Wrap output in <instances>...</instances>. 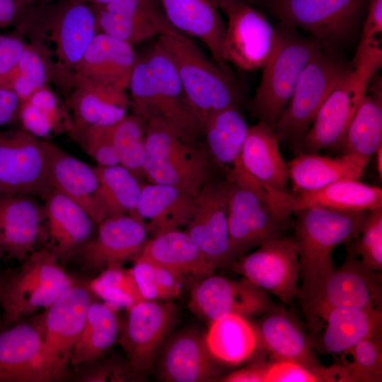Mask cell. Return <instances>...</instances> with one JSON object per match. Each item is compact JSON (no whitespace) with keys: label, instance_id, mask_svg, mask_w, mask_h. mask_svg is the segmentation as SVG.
<instances>
[{"label":"cell","instance_id":"obj_23","mask_svg":"<svg viewBox=\"0 0 382 382\" xmlns=\"http://www.w3.org/2000/svg\"><path fill=\"white\" fill-rule=\"evenodd\" d=\"M214 359L205 335L195 330H183L164 341L155 361L156 374L167 382L216 381L219 373Z\"/></svg>","mask_w":382,"mask_h":382},{"label":"cell","instance_id":"obj_6","mask_svg":"<svg viewBox=\"0 0 382 382\" xmlns=\"http://www.w3.org/2000/svg\"><path fill=\"white\" fill-rule=\"evenodd\" d=\"M93 296L88 283L75 282L37 318L42 342L35 382L56 381L64 377Z\"/></svg>","mask_w":382,"mask_h":382},{"label":"cell","instance_id":"obj_4","mask_svg":"<svg viewBox=\"0 0 382 382\" xmlns=\"http://www.w3.org/2000/svg\"><path fill=\"white\" fill-rule=\"evenodd\" d=\"M368 212L305 207L294 213L296 220L292 240L299 256L302 279L299 295L312 289L333 270L332 251L338 245L357 238Z\"/></svg>","mask_w":382,"mask_h":382},{"label":"cell","instance_id":"obj_61","mask_svg":"<svg viewBox=\"0 0 382 382\" xmlns=\"http://www.w3.org/2000/svg\"><path fill=\"white\" fill-rule=\"evenodd\" d=\"M1 283L0 282V291H1Z\"/></svg>","mask_w":382,"mask_h":382},{"label":"cell","instance_id":"obj_18","mask_svg":"<svg viewBox=\"0 0 382 382\" xmlns=\"http://www.w3.org/2000/svg\"><path fill=\"white\" fill-rule=\"evenodd\" d=\"M274 304L266 291L246 279L236 281L211 274L195 283L188 306L209 323L226 315H263Z\"/></svg>","mask_w":382,"mask_h":382},{"label":"cell","instance_id":"obj_41","mask_svg":"<svg viewBox=\"0 0 382 382\" xmlns=\"http://www.w3.org/2000/svg\"><path fill=\"white\" fill-rule=\"evenodd\" d=\"M116 311L104 302H92L70 366L81 367L102 358L117 341L121 323Z\"/></svg>","mask_w":382,"mask_h":382},{"label":"cell","instance_id":"obj_7","mask_svg":"<svg viewBox=\"0 0 382 382\" xmlns=\"http://www.w3.org/2000/svg\"><path fill=\"white\" fill-rule=\"evenodd\" d=\"M276 49L262 68V77L250 103L252 115L272 127L289 102L300 75L311 58L322 47L312 37L284 26Z\"/></svg>","mask_w":382,"mask_h":382},{"label":"cell","instance_id":"obj_33","mask_svg":"<svg viewBox=\"0 0 382 382\" xmlns=\"http://www.w3.org/2000/svg\"><path fill=\"white\" fill-rule=\"evenodd\" d=\"M240 161L244 169L265 187L285 191L289 180L286 163L272 127L259 120L248 127Z\"/></svg>","mask_w":382,"mask_h":382},{"label":"cell","instance_id":"obj_25","mask_svg":"<svg viewBox=\"0 0 382 382\" xmlns=\"http://www.w3.org/2000/svg\"><path fill=\"white\" fill-rule=\"evenodd\" d=\"M49 158V180L54 188L81 207L97 224L107 217L94 166L45 140Z\"/></svg>","mask_w":382,"mask_h":382},{"label":"cell","instance_id":"obj_15","mask_svg":"<svg viewBox=\"0 0 382 382\" xmlns=\"http://www.w3.org/2000/svg\"><path fill=\"white\" fill-rule=\"evenodd\" d=\"M127 311L117 341L132 366L145 374L173 327L178 308L171 301L143 300Z\"/></svg>","mask_w":382,"mask_h":382},{"label":"cell","instance_id":"obj_54","mask_svg":"<svg viewBox=\"0 0 382 382\" xmlns=\"http://www.w3.org/2000/svg\"><path fill=\"white\" fill-rule=\"evenodd\" d=\"M382 0H370L361 39L381 41Z\"/></svg>","mask_w":382,"mask_h":382},{"label":"cell","instance_id":"obj_10","mask_svg":"<svg viewBox=\"0 0 382 382\" xmlns=\"http://www.w3.org/2000/svg\"><path fill=\"white\" fill-rule=\"evenodd\" d=\"M333 50H319L303 69L294 91L279 119L272 126L277 139H289L301 148L318 110L346 71Z\"/></svg>","mask_w":382,"mask_h":382},{"label":"cell","instance_id":"obj_8","mask_svg":"<svg viewBox=\"0 0 382 382\" xmlns=\"http://www.w3.org/2000/svg\"><path fill=\"white\" fill-rule=\"evenodd\" d=\"M22 262L19 270L1 283L0 304L6 325L49 308L75 283L48 248L34 250Z\"/></svg>","mask_w":382,"mask_h":382},{"label":"cell","instance_id":"obj_47","mask_svg":"<svg viewBox=\"0 0 382 382\" xmlns=\"http://www.w3.org/2000/svg\"><path fill=\"white\" fill-rule=\"evenodd\" d=\"M131 270L144 300L171 301L180 296L182 284L166 269L149 261L136 260Z\"/></svg>","mask_w":382,"mask_h":382},{"label":"cell","instance_id":"obj_17","mask_svg":"<svg viewBox=\"0 0 382 382\" xmlns=\"http://www.w3.org/2000/svg\"><path fill=\"white\" fill-rule=\"evenodd\" d=\"M52 83L64 100L74 128L112 125L127 115V90L96 83L74 71L56 69Z\"/></svg>","mask_w":382,"mask_h":382},{"label":"cell","instance_id":"obj_21","mask_svg":"<svg viewBox=\"0 0 382 382\" xmlns=\"http://www.w3.org/2000/svg\"><path fill=\"white\" fill-rule=\"evenodd\" d=\"M148 236L144 225L129 215L107 216L98 224L93 237L75 255L86 268L103 270L136 260L149 240Z\"/></svg>","mask_w":382,"mask_h":382},{"label":"cell","instance_id":"obj_2","mask_svg":"<svg viewBox=\"0 0 382 382\" xmlns=\"http://www.w3.org/2000/svg\"><path fill=\"white\" fill-rule=\"evenodd\" d=\"M16 27L29 41L51 52L55 67L74 71L98 33L94 6L83 0H54L35 4Z\"/></svg>","mask_w":382,"mask_h":382},{"label":"cell","instance_id":"obj_39","mask_svg":"<svg viewBox=\"0 0 382 382\" xmlns=\"http://www.w3.org/2000/svg\"><path fill=\"white\" fill-rule=\"evenodd\" d=\"M248 126L238 106L209 113L203 121V137L212 161L226 170L239 159Z\"/></svg>","mask_w":382,"mask_h":382},{"label":"cell","instance_id":"obj_14","mask_svg":"<svg viewBox=\"0 0 382 382\" xmlns=\"http://www.w3.org/2000/svg\"><path fill=\"white\" fill-rule=\"evenodd\" d=\"M51 190L45 140L21 128L0 129V193L43 199Z\"/></svg>","mask_w":382,"mask_h":382},{"label":"cell","instance_id":"obj_20","mask_svg":"<svg viewBox=\"0 0 382 382\" xmlns=\"http://www.w3.org/2000/svg\"><path fill=\"white\" fill-rule=\"evenodd\" d=\"M141 56L156 93L158 116L156 120L199 140L203 137L202 121L190 105L169 57L156 42Z\"/></svg>","mask_w":382,"mask_h":382},{"label":"cell","instance_id":"obj_24","mask_svg":"<svg viewBox=\"0 0 382 382\" xmlns=\"http://www.w3.org/2000/svg\"><path fill=\"white\" fill-rule=\"evenodd\" d=\"M255 326L258 347L273 360L299 363L319 372L320 364L309 334L297 318L284 306H274Z\"/></svg>","mask_w":382,"mask_h":382},{"label":"cell","instance_id":"obj_36","mask_svg":"<svg viewBox=\"0 0 382 382\" xmlns=\"http://www.w3.org/2000/svg\"><path fill=\"white\" fill-rule=\"evenodd\" d=\"M294 212L319 207L340 212L370 211L382 207V190L359 180H345L318 190L293 195Z\"/></svg>","mask_w":382,"mask_h":382},{"label":"cell","instance_id":"obj_46","mask_svg":"<svg viewBox=\"0 0 382 382\" xmlns=\"http://www.w3.org/2000/svg\"><path fill=\"white\" fill-rule=\"evenodd\" d=\"M88 284L95 296L117 311L128 309L144 300L132 270L124 268L122 265H113L105 268Z\"/></svg>","mask_w":382,"mask_h":382},{"label":"cell","instance_id":"obj_9","mask_svg":"<svg viewBox=\"0 0 382 382\" xmlns=\"http://www.w3.org/2000/svg\"><path fill=\"white\" fill-rule=\"evenodd\" d=\"M379 272L366 266L347 243L343 263L334 267L312 289L298 296L309 330L320 316L333 308L381 310L382 284Z\"/></svg>","mask_w":382,"mask_h":382},{"label":"cell","instance_id":"obj_13","mask_svg":"<svg viewBox=\"0 0 382 382\" xmlns=\"http://www.w3.org/2000/svg\"><path fill=\"white\" fill-rule=\"evenodd\" d=\"M227 18L223 59L245 71L262 69L272 57L279 40L266 16L240 0H218Z\"/></svg>","mask_w":382,"mask_h":382},{"label":"cell","instance_id":"obj_5","mask_svg":"<svg viewBox=\"0 0 382 382\" xmlns=\"http://www.w3.org/2000/svg\"><path fill=\"white\" fill-rule=\"evenodd\" d=\"M156 43L172 61L187 98L202 125L211 112L238 106L242 94L231 74L210 62L179 31L161 35Z\"/></svg>","mask_w":382,"mask_h":382},{"label":"cell","instance_id":"obj_31","mask_svg":"<svg viewBox=\"0 0 382 382\" xmlns=\"http://www.w3.org/2000/svg\"><path fill=\"white\" fill-rule=\"evenodd\" d=\"M137 57L133 45L98 32L74 71L96 83L127 91Z\"/></svg>","mask_w":382,"mask_h":382},{"label":"cell","instance_id":"obj_12","mask_svg":"<svg viewBox=\"0 0 382 382\" xmlns=\"http://www.w3.org/2000/svg\"><path fill=\"white\" fill-rule=\"evenodd\" d=\"M366 0H266L283 26L298 28L333 50L351 36Z\"/></svg>","mask_w":382,"mask_h":382},{"label":"cell","instance_id":"obj_22","mask_svg":"<svg viewBox=\"0 0 382 382\" xmlns=\"http://www.w3.org/2000/svg\"><path fill=\"white\" fill-rule=\"evenodd\" d=\"M94 8L98 32L132 45L176 31L160 0H114Z\"/></svg>","mask_w":382,"mask_h":382},{"label":"cell","instance_id":"obj_49","mask_svg":"<svg viewBox=\"0 0 382 382\" xmlns=\"http://www.w3.org/2000/svg\"><path fill=\"white\" fill-rule=\"evenodd\" d=\"M369 267L382 270V207L369 211L357 240L349 243Z\"/></svg>","mask_w":382,"mask_h":382},{"label":"cell","instance_id":"obj_40","mask_svg":"<svg viewBox=\"0 0 382 382\" xmlns=\"http://www.w3.org/2000/svg\"><path fill=\"white\" fill-rule=\"evenodd\" d=\"M205 338L212 356L231 365L248 360L258 347L255 326L247 318L236 314L211 322Z\"/></svg>","mask_w":382,"mask_h":382},{"label":"cell","instance_id":"obj_11","mask_svg":"<svg viewBox=\"0 0 382 382\" xmlns=\"http://www.w3.org/2000/svg\"><path fill=\"white\" fill-rule=\"evenodd\" d=\"M378 70L368 63L352 60L318 110L301 144L303 153H317L323 149L340 146Z\"/></svg>","mask_w":382,"mask_h":382},{"label":"cell","instance_id":"obj_57","mask_svg":"<svg viewBox=\"0 0 382 382\" xmlns=\"http://www.w3.org/2000/svg\"><path fill=\"white\" fill-rule=\"evenodd\" d=\"M83 1L92 4L94 6L99 7V6L106 5L114 0H83Z\"/></svg>","mask_w":382,"mask_h":382},{"label":"cell","instance_id":"obj_1","mask_svg":"<svg viewBox=\"0 0 382 382\" xmlns=\"http://www.w3.org/2000/svg\"><path fill=\"white\" fill-rule=\"evenodd\" d=\"M226 172L230 266L252 249L286 238L294 208L293 195L265 187L244 169L240 158Z\"/></svg>","mask_w":382,"mask_h":382},{"label":"cell","instance_id":"obj_38","mask_svg":"<svg viewBox=\"0 0 382 382\" xmlns=\"http://www.w3.org/2000/svg\"><path fill=\"white\" fill-rule=\"evenodd\" d=\"M368 86L339 147L366 161L382 145V88L381 78Z\"/></svg>","mask_w":382,"mask_h":382},{"label":"cell","instance_id":"obj_51","mask_svg":"<svg viewBox=\"0 0 382 382\" xmlns=\"http://www.w3.org/2000/svg\"><path fill=\"white\" fill-rule=\"evenodd\" d=\"M322 381L320 374L299 363L286 360L270 362L264 382H316Z\"/></svg>","mask_w":382,"mask_h":382},{"label":"cell","instance_id":"obj_34","mask_svg":"<svg viewBox=\"0 0 382 382\" xmlns=\"http://www.w3.org/2000/svg\"><path fill=\"white\" fill-rule=\"evenodd\" d=\"M369 162L351 154L337 157L301 153L286 163L294 192L318 190L332 183L359 180Z\"/></svg>","mask_w":382,"mask_h":382},{"label":"cell","instance_id":"obj_56","mask_svg":"<svg viewBox=\"0 0 382 382\" xmlns=\"http://www.w3.org/2000/svg\"><path fill=\"white\" fill-rule=\"evenodd\" d=\"M376 167L378 173L380 176V179H381L382 176V145L379 146V148L376 150Z\"/></svg>","mask_w":382,"mask_h":382},{"label":"cell","instance_id":"obj_43","mask_svg":"<svg viewBox=\"0 0 382 382\" xmlns=\"http://www.w3.org/2000/svg\"><path fill=\"white\" fill-rule=\"evenodd\" d=\"M94 168L107 216L127 214L138 220L137 207L141 191V180L120 164H97Z\"/></svg>","mask_w":382,"mask_h":382},{"label":"cell","instance_id":"obj_28","mask_svg":"<svg viewBox=\"0 0 382 382\" xmlns=\"http://www.w3.org/2000/svg\"><path fill=\"white\" fill-rule=\"evenodd\" d=\"M33 197L0 193V243L3 253L21 262L35 250L45 224L43 204Z\"/></svg>","mask_w":382,"mask_h":382},{"label":"cell","instance_id":"obj_30","mask_svg":"<svg viewBox=\"0 0 382 382\" xmlns=\"http://www.w3.org/2000/svg\"><path fill=\"white\" fill-rule=\"evenodd\" d=\"M173 27L199 38L209 49L215 63L231 74L223 59L226 25L218 0H160Z\"/></svg>","mask_w":382,"mask_h":382},{"label":"cell","instance_id":"obj_53","mask_svg":"<svg viewBox=\"0 0 382 382\" xmlns=\"http://www.w3.org/2000/svg\"><path fill=\"white\" fill-rule=\"evenodd\" d=\"M35 4V0H0V29L17 26Z\"/></svg>","mask_w":382,"mask_h":382},{"label":"cell","instance_id":"obj_32","mask_svg":"<svg viewBox=\"0 0 382 382\" xmlns=\"http://www.w3.org/2000/svg\"><path fill=\"white\" fill-rule=\"evenodd\" d=\"M195 196L171 185L142 183L137 219L152 236L185 226Z\"/></svg>","mask_w":382,"mask_h":382},{"label":"cell","instance_id":"obj_42","mask_svg":"<svg viewBox=\"0 0 382 382\" xmlns=\"http://www.w3.org/2000/svg\"><path fill=\"white\" fill-rule=\"evenodd\" d=\"M341 354L338 363L324 367L325 381H382V333L359 341Z\"/></svg>","mask_w":382,"mask_h":382},{"label":"cell","instance_id":"obj_26","mask_svg":"<svg viewBox=\"0 0 382 382\" xmlns=\"http://www.w3.org/2000/svg\"><path fill=\"white\" fill-rule=\"evenodd\" d=\"M309 330L318 352L341 354L359 341L382 333V310L333 308L320 316Z\"/></svg>","mask_w":382,"mask_h":382},{"label":"cell","instance_id":"obj_52","mask_svg":"<svg viewBox=\"0 0 382 382\" xmlns=\"http://www.w3.org/2000/svg\"><path fill=\"white\" fill-rule=\"evenodd\" d=\"M26 45L18 32L0 33V86L4 87L12 75Z\"/></svg>","mask_w":382,"mask_h":382},{"label":"cell","instance_id":"obj_35","mask_svg":"<svg viewBox=\"0 0 382 382\" xmlns=\"http://www.w3.org/2000/svg\"><path fill=\"white\" fill-rule=\"evenodd\" d=\"M0 331V382H35L42 332L38 319Z\"/></svg>","mask_w":382,"mask_h":382},{"label":"cell","instance_id":"obj_29","mask_svg":"<svg viewBox=\"0 0 382 382\" xmlns=\"http://www.w3.org/2000/svg\"><path fill=\"white\" fill-rule=\"evenodd\" d=\"M136 260L158 265L172 273L182 286L191 287L215 270L188 235L178 229L149 238Z\"/></svg>","mask_w":382,"mask_h":382},{"label":"cell","instance_id":"obj_3","mask_svg":"<svg viewBox=\"0 0 382 382\" xmlns=\"http://www.w3.org/2000/svg\"><path fill=\"white\" fill-rule=\"evenodd\" d=\"M212 160L207 148L160 120L146 122L145 179L196 195L212 178Z\"/></svg>","mask_w":382,"mask_h":382},{"label":"cell","instance_id":"obj_16","mask_svg":"<svg viewBox=\"0 0 382 382\" xmlns=\"http://www.w3.org/2000/svg\"><path fill=\"white\" fill-rule=\"evenodd\" d=\"M245 279L290 304L299 294L301 267L292 238L266 242L230 265Z\"/></svg>","mask_w":382,"mask_h":382},{"label":"cell","instance_id":"obj_48","mask_svg":"<svg viewBox=\"0 0 382 382\" xmlns=\"http://www.w3.org/2000/svg\"><path fill=\"white\" fill-rule=\"evenodd\" d=\"M144 374L136 370L129 361L120 357H103L85 366L74 374L77 382H129L141 381Z\"/></svg>","mask_w":382,"mask_h":382},{"label":"cell","instance_id":"obj_27","mask_svg":"<svg viewBox=\"0 0 382 382\" xmlns=\"http://www.w3.org/2000/svg\"><path fill=\"white\" fill-rule=\"evenodd\" d=\"M43 199L47 248L64 264L93 237L98 224L81 207L54 188Z\"/></svg>","mask_w":382,"mask_h":382},{"label":"cell","instance_id":"obj_37","mask_svg":"<svg viewBox=\"0 0 382 382\" xmlns=\"http://www.w3.org/2000/svg\"><path fill=\"white\" fill-rule=\"evenodd\" d=\"M18 122L23 130L47 141L62 134H69L74 129L64 100L50 85L21 101Z\"/></svg>","mask_w":382,"mask_h":382},{"label":"cell","instance_id":"obj_19","mask_svg":"<svg viewBox=\"0 0 382 382\" xmlns=\"http://www.w3.org/2000/svg\"><path fill=\"white\" fill-rule=\"evenodd\" d=\"M184 231L216 269L228 266L229 245L224 180L212 178L195 196Z\"/></svg>","mask_w":382,"mask_h":382},{"label":"cell","instance_id":"obj_60","mask_svg":"<svg viewBox=\"0 0 382 382\" xmlns=\"http://www.w3.org/2000/svg\"><path fill=\"white\" fill-rule=\"evenodd\" d=\"M2 254H3V250H2V248H1V243H0V263H1V259Z\"/></svg>","mask_w":382,"mask_h":382},{"label":"cell","instance_id":"obj_45","mask_svg":"<svg viewBox=\"0 0 382 382\" xmlns=\"http://www.w3.org/2000/svg\"><path fill=\"white\" fill-rule=\"evenodd\" d=\"M111 128L119 164L140 180L144 179L146 122L132 114L126 115Z\"/></svg>","mask_w":382,"mask_h":382},{"label":"cell","instance_id":"obj_59","mask_svg":"<svg viewBox=\"0 0 382 382\" xmlns=\"http://www.w3.org/2000/svg\"><path fill=\"white\" fill-rule=\"evenodd\" d=\"M243 2H245L249 5H251V4L254 3V2H257V1H261V0H240Z\"/></svg>","mask_w":382,"mask_h":382},{"label":"cell","instance_id":"obj_44","mask_svg":"<svg viewBox=\"0 0 382 382\" xmlns=\"http://www.w3.org/2000/svg\"><path fill=\"white\" fill-rule=\"evenodd\" d=\"M54 72L51 52L43 44L28 41L18 64L4 88L22 101L35 91L49 86Z\"/></svg>","mask_w":382,"mask_h":382},{"label":"cell","instance_id":"obj_55","mask_svg":"<svg viewBox=\"0 0 382 382\" xmlns=\"http://www.w3.org/2000/svg\"><path fill=\"white\" fill-rule=\"evenodd\" d=\"M269 363L263 357L256 359L247 366L220 378L225 382H264L265 374Z\"/></svg>","mask_w":382,"mask_h":382},{"label":"cell","instance_id":"obj_58","mask_svg":"<svg viewBox=\"0 0 382 382\" xmlns=\"http://www.w3.org/2000/svg\"><path fill=\"white\" fill-rule=\"evenodd\" d=\"M54 0H35V4L37 5H43L48 3H50Z\"/></svg>","mask_w":382,"mask_h":382},{"label":"cell","instance_id":"obj_50","mask_svg":"<svg viewBox=\"0 0 382 382\" xmlns=\"http://www.w3.org/2000/svg\"><path fill=\"white\" fill-rule=\"evenodd\" d=\"M69 135L97 164H119L111 125L74 128Z\"/></svg>","mask_w":382,"mask_h":382}]
</instances>
